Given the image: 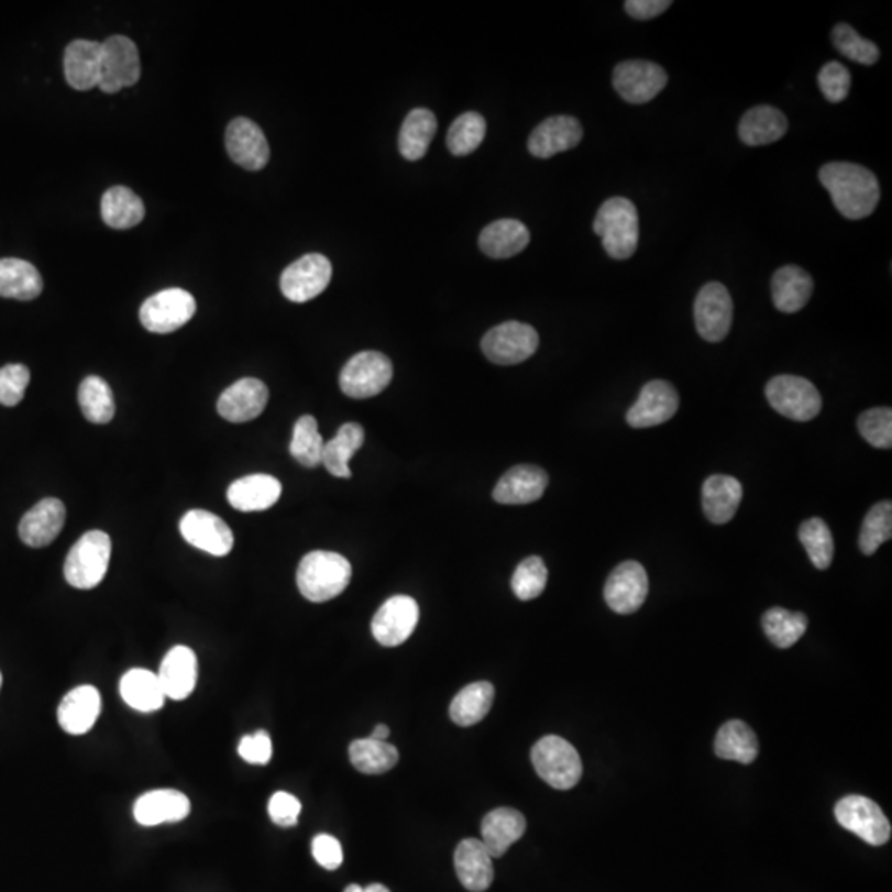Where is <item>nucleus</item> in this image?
<instances>
[{
	"label": "nucleus",
	"instance_id": "nucleus-22",
	"mask_svg": "<svg viewBox=\"0 0 892 892\" xmlns=\"http://www.w3.org/2000/svg\"><path fill=\"white\" fill-rule=\"evenodd\" d=\"M67 509L57 498L42 499L19 525V536L29 548H45L52 544L64 529Z\"/></svg>",
	"mask_w": 892,
	"mask_h": 892
},
{
	"label": "nucleus",
	"instance_id": "nucleus-4",
	"mask_svg": "<svg viewBox=\"0 0 892 892\" xmlns=\"http://www.w3.org/2000/svg\"><path fill=\"white\" fill-rule=\"evenodd\" d=\"M111 539L107 532L90 531L78 539L65 561V579L71 587L90 591L103 582L110 568Z\"/></svg>",
	"mask_w": 892,
	"mask_h": 892
},
{
	"label": "nucleus",
	"instance_id": "nucleus-37",
	"mask_svg": "<svg viewBox=\"0 0 892 892\" xmlns=\"http://www.w3.org/2000/svg\"><path fill=\"white\" fill-rule=\"evenodd\" d=\"M437 118L427 108H415L401 123L398 151L407 161H420L437 134Z\"/></svg>",
	"mask_w": 892,
	"mask_h": 892
},
{
	"label": "nucleus",
	"instance_id": "nucleus-31",
	"mask_svg": "<svg viewBox=\"0 0 892 892\" xmlns=\"http://www.w3.org/2000/svg\"><path fill=\"white\" fill-rule=\"evenodd\" d=\"M742 496L739 480L727 475L709 476L703 486L704 515L713 525H727L736 516Z\"/></svg>",
	"mask_w": 892,
	"mask_h": 892
},
{
	"label": "nucleus",
	"instance_id": "nucleus-36",
	"mask_svg": "<svg viewBox=\"0 0 892 892\" xmlns=\"http://www.w3.org/2000/svg\"><path fill=\"white\" fill-rule=\"evenodd\" d=\"M44 289V279L32 263L21 258L0 260V296L31 301Z\"/></svg>",
	"mask_w": 892,
	"mask_h": 892
},
{
	"label": "nucleus",
	"instance_id": "nucleus-43",
	"mask_svg": "<svg viewBox=\"0 0 892 892\" xmlns=\"http://www.w3.org/2000/svg\"><path fill=\"white\" fill-rule=\"evenodd\" d=\"M78 401L85 418L91 423L104 425L113 420L117 411L113 390L104 378L98 375L85 378L78 388Z\"/></svg>",
	"mask_w": 892,
	"mask_h": 892
},
{
	"label": "nucleus",
	"instance_id": "nucleus-52",
	"mask_svg": "<svg viewBox=\"0 0 892 892\" xmlns=\"http://www.w3.org/2000/svg\"><path fill=\"white\" fill-rule=\"evenodd\" d=\"M31 384V371L24 364H9L0 367V404L15 407L24 398Z\"/></svg>",
	"mask_w": 892,
	"mask_h": 892
},
{
	"label": "nucleus",
	"instance_id": "nucleus-50",
	"mask_svg": "<svg viewBox=\"0 0 892 892\" xmlns=\"http://www.w3.org/2000/svg\"><path fill=\"white\" fill-rule=\"evenodd\" d=\"M548 568L538 555L525 559L513 575L511 587L519 601H535L548 585Z\"/></svg>",
	"mask_w": 892,
	"mask_h": 892
},
{
	"label": "nucleus",
	"instance_id": "nucleus-57",
	"mask_svg": "<svg viewBox=\"0 0 892 892\" xmlns=\"http://www.w3.org/2000/svg\"><path fill=\"white\" fill-rule=\"evenodd\" d=\"M670 8V0H627L625 2V11L637 21H650Z\"/></svg>",
	"mask_w": 892,
	"mask_h": 892
},
{
	"label": "nucleus",
	"instance_id": "nucleus-58",
	"mask_svg": "<svg viewBox=\"0 0 892 892\" xmlns=\"http://www.w3.org/2000/svg\"><path fill=\"white\" fill-rule=\"evenodd\" d=\"M344 892H390L384 884H371L367 888H362L359 884H349Z\"/></svg>",
	"mask_w": 892,
	"mask_h": 892
},
{
	"label": "nucleus",
	"instance_id": "nucleus-12",
	"mask_svg": "<svg viewBox=\"0 0 892 892\" xmlns=\"http://www.w3.org/2000/svg\"><path fill=\"white\" fill-rule=\"evenodd\" d=\"M734 302L726 286L713 282L704 285L694 301V321L701 338L720 342L733 326Z\"/></svg>",
	"mask_w": 892,
	"mask_h": 892
},
{
	"label": "nucleus",
	"instance_id": "nucleus-16",
	"mask_svg": "<svg viewBox=\"0 0 892 892\" xmlns=\"http://www.w3.org/2000/svg\"><path fill=\"white\" fill-rule=\"evenodd\" d=\"M418 618L417 602L408 595H395L372 618V635L382 647H398L411 637Z\"/></svg>",
	"mask_w": 892,
	"mask_h": 892
},
{
	"label": "nucleus",
	"instance_id": "nucleus-49",
	"mask_svg": "<svg viewBox=\"0 0 892 892\" xmlns=\"http://www.w3.org/2000/svg\"><path fill=\"white\" fill-rule=\"evenodd\" d=\"M833 45L839 54L856 64L874 65L879 60L878 45L862 38L851 25L838 24L832 32Z\"/></svg>",
	"mask_w": 892,
	"mask_h": 892
},
{
	"label": "nucleus",
	"instance_id": "nucleus-35",
	"mask_svg": "<svg viewBox=\"0 0 892 892\" xmlns=\"http://www.w3.org/2000/svg\"><path fill=\"white\" fill-rule=\"evenodd\" d=\"M120 693L124 703L140 713H154L166 701L157 673L143 668H134L121 678Z\"/></svg>",
	"mask_w": 892,
	"mask_h": 892
},
{
	"label": "nucleus",
	"instance_id": "nucleus-17",
	"mask_svg": "<svg viewBox=\"0 0 892 892\" xmlns=\"http://www.w3.org/2000/svg\"><path fill=\"white\" fill-rule=\"evenodd\" d=\"M180 535L194 548L223 558L232 552L235 539L232 529L219 516L203 509H192L180 521Z\"/></svg>",
	"mask_w": 892,
	"mask_h": 892
},
{
	"label": "nucleus",
	"instance_id": "nucleus-23",
	"mask_svg": "<svg viewBox=\"0 0 892 892\" xmlns=\"http://www.w3.org/2000/svg\"><path fill=\"white\" fill-rule=\"evenodd\" d=\"M549 476L544 470L535 465H519L509 470L493 492V498L499 505H529L544 495Z\"/></svg>",
	"mask_w": 892,
	"mask_h": 892
},
{
	"label": "nucleus",
	"instance_id": "nucleus-6",
	"mask_svg": "<svg viewBox=\"0 0 892 892\" xmlns=\"http://www.w3.org/2000/svg\"><path fill=\"white\" fill-rule=\"evenodd\" d=\"M766 397L773 410L795 421L813 420L823 407L818 388L799 375H777L767 384Z\"/></svg>",
	"mask_w": 892,
	"mask_h": 892
},
{
	"label": "nucleus",
	"instance_id": "nucleus-15",
	"mask_svg": "<svg viewBox=\"0 0 892 892\" xmlns=\"http://www.w3.org/2000/svg\"><path fill=\"white\" fill-rule=\"evenodd\" d=\"M650 591L647 571L640 562L627 561L614 569L605 584V602L612 610L630 615L640 610Z\"/></svg>",
	"mask_w": 892,
	"mask_h": 892
},
{
	"label": "nucleus",
	"instance_id": "nucleus-54",
	"mask_svg": "<svg viewBox=\"0 0 892 892\" xmlns=\"http://www.w3.org/2000/svg\"><path fill=\"white\" fill-rule=\"evenodd\" d=\"M239 756L253 766H266L273 756L272 737L266 730H256L255 734L242 737Z\"/></svg>",
	"mask_w": 892,
	"mask_h": 892
},
{
	"label": "nucleus",
	"instance_id": "nucleus-53",
	"mask_svg": "<svg viewBox=\"0 0 892 892\" xmlns=\"http://www.w3.org/2000/svg\"><path fill=\"white\" fill-rule=\"evenodd\" d=\"M819 90L829 103L846 100L851 87V75L839 62H829L818 74Z\"/></svg>",
	"mask_w": 892,
	"mask_h": 892
},
{
	"label": "nucleus",
	"instance_id": "nucleus-41",
	"mask_svg": "<svg viewBox=\"0 0 892 892\" xmlns=\"http://www.w3.org/2000/svg\"><path fill=\"white\" fill-rule=\"evenodd\" d=\"M144 213L143 200L128 187H111L101 199V216L111 229H133L143 222Z\"/></svg>",
	"mask_w": 892,
	"mask_h": 892
},
{
	"label": "nucleus",
	"instance_id": "nucleus-47",
	"mask_svg": "<svg viewBox=\"0 0 892 892\" xmlns=\"http://www.w3.org/2000/svg\"><path fill=\"white\" fill-rule=\"evenodd\" d=\"M799 539L816 569L826 571L832 565L835 541H833L828 525L823 519L813 518L803 522L800 526Z\"/></svg>",
	"mask_w": 892,
	"mask_h": 892
},
{
	"label": "nucleus",
	"instance_id": "nucleus-59",
	"mask_svg": "<svg viewBox=\"0 0 892 892\" xmlns=\"http://www.w3.org/2000/svg\"><path fill=\"white\" fill-rule=\"evenodd\" d=\"M388 736H390V729H388L385 724H378V726L375 727L374 733H372L371 739L384 740L385 742V739H387Z\"/></svg>",
	"mask_w": 892,
	"mask_h": 892
},
{
	"label": "nucleus",
	"instance_id": "nucleus-32",
	"mask_svg": "<svg viewBox=\"0 0 892 892\" xmlns=\"http://www.w3.org/2000/svg\"><path fill=\"white\" fill-rule=\"evenodd\" d=\"M531 242L525 223L516 219H502L489 223L480 235V249L489 258L506 260L521 253Z\"/></svg>",
	"mask_w": 892,
	"mask_h": 892
},
{
	"label": "nucleus",
	"instance_id": "nucleus-28",
	"mask_svg": "<svg viewBox=\"0 0 892 892\" xmlns=\"http://www.w3.org/2000/svg\"><path fill=\"white\" fill-rule=\"evenodd\" d=\"M525 815L518 810L502 806L493 810L483 818V845L488 849L492 858H502L511 845L522 838L526 833Z\"/></svg>",
	"mask_w": 892,
	"mask_h": 892
},
{
	"label": "nucleus",
	"instance_id": "nucleus-3",
	"mask_svg": "<svg viewBox=\"0 0 892 892\" xmlns=\"http://www.w3.org/2000/svg\"><path fill=\"white\" fill-rule=\"evenodd\" d=\"M594 232L605 252L614 260H628L638 249V212L631 200L612 197L605 200L594 220Z\"/></svg>",
	"mask_w": 892,
	"mask_h": 892
},
{
	"label": "nucleus",
	"instance_id": "nucleus-10",
	"mask_svg": "<svg viewBox=\"0 0 892 892\" xmlns=\"http://www.w3.org/2000/svg\"><path fill=\"white\" fill-rule=\"evenodd\" d=\"M196 299L186 289L169 288L151 296L141 306L140 319L147 331L169 334L196 315Z\"/></svg>",
	"mask_w": 892,
	"mask_h": 892
},
{
	"label": "nucleus",
	"instance_id": "nucleus-56",
	"mask_svg": "<svg viewBox=\"0 0 892 892\" xmlns=\"http://www.w3.org/2000/svg\"><path fill=\"white\" fill-rule=\"evenodd\" d=\"M312 856L319 866L334 871L344 861V852H342L341 843L331 835H318L312 839Z\"/></svg>",
	"mask_w": 892,
	"mask_h": 892
},
{
	"label": "nucleus",
	"instance_id": "nucleus-18",
	"mask_svg": "<svg viewBox=\"0 0 892 892\" xmlns=\"http://www.w3.org/2000/svg\"><path fill=\"white\" fill-rule=\"evenodd\" d=\"M680 408L676 388L667 381H651L641 388L640 397L631 405L627 421L634 428H651L674 417Z\"/></svg>",
	"mask_w": 892,
	"mask_h": 892
},
{
	"label": "nucleus",
	"instance_id": "nucleus-2",
	"mask_svg": "<svg viewBox=\"0 0 892 892\" xmlns=\"http://www.w3.org/2000/svg\"><path fill=\"white\" fill-rule=\"evenodd\" d=\"M352 568L338 552H309L299 562L296 584L302 597L315 604L332 601L348 587Z\"/></svg>",
	"mask_w": 892,
	"mask_h": 892
},
{
	"label": "nucleus",
	"instance_id": "nucleus-8",
	"mask_svg": "<svg viewBox=\"0 0 892 892\" xmlns=\"http://www.w3.org/2000/svg\"><path fill=\"white\" fill-rule=\"evenodd\" d=\"M836 822L871 846H881L891 839V823L878 803L862 795H848L835 806Z\"/></svg>",
	"mask_w": 892,
	"mask_h": 892
},
{
	"label": "nucleus",
	"instance_id": "nucleus-29",
	"mask_svg": "<svg viewBox=\"0 0 892 892\" xmlns=\"http://www.w3.org/2000/svg\"><path fill=\"white\" fill-rule=\"evenodd\" d=\"M65 77L75 90L87 91L100 87L101 44L75 41L65 51Z\"/></svg>",
	"mask_w": 892,
	"mask_h": 892
},
{
	"label": "nucleus",
	"instance_id": "nucleus-14",
	"mask_svg": "<svg viewBox=\"0 0 892 892\" xmlns=\"http://www.w3.org/2000/svg\"><path fill=\"white\" fill-rule=\"evenodd\" d=\"M667 84V71L653 62H621L614 70L615 91L627 103H648L664 90Z\"/></svg>",
	"mask_w": 892,
	"mask_h": 892
},
{
	"label": "nucleus",
	"instance_id": "nucleus-51",
	"mask_svg": "<svg viewBox=\"0 0 892 892\" xmlns=\"http://www.w3.org/2000/svg\"><path fill=\"white\" fill-rule=\"evenodd\" d=\"M861 437L874 449L889 450L892 447V410L889 407L869 408L858 417Z\"/></svg>",
	"mask_w": 892,
	"mask_h": 892
},
{
	"label": "nucleus",
	"instance_id": "nucleus-26",
	"mask_svg": "<svg viewBox=\"0 0 892 892\" xmlns=\"http://www.w3.org/2000/svg\"><path fill=\"white\" fill-rule=\"evenodd\" d=\"M197 674H199V667H197L196 653L189 647L179 645L164 657L157 676L163 684L166 697L184 701L196 690Z\"/></svg>",
	"mask_w": 892,
	"mask_h": 892
},
{
	"label": "nucleus",
	"instance_id": "nucleus-44",
	"mask_svg": "<svg viewBox=\"0 0 892 892\" xmlns=\"http://www.w3.org/2000/svg\"><path fill=\"white\" fill-rule=\"evenodd\" d=\"M762 627L767 638L777 648L786 650L805 635L806 628H808V618L802 612H790L782 607H773L763 614Z\"/></svg>",
	"mask_w": 892,
	"mask_h": 892
},
{
	"label": "nucleus",
	"instance_id": "nucleus-60",
	"mask_svg": "<svg viewBox=\"0 0 892 892\" xmlns=\"http://www.w3.org/2000/svg\"><path fill=\"white\" fill-rule=\"evenodd\" d=\"M0 686H2V674H0Z\"/></svg>",
	"mask_w": 892,
	"mask_h": 892
},
{
	"label": "nucleus",
	"instance_id": "nucleus-21",
	"mask_svg": "<svg viewBox=\"0 0 892 892\" xmlns=\"http://www.w3.org/2000/svg\"><path fill=\"white\" fill-rule=\"evenodd\" d=\"M584 137L581 121L574 117H552L542 121L528 141L529 153L539 159H549L559 153L574 150Z\"/></svg>",
	"mask_w": 892,
	"mask_h": 892
},
{
	"label": "nucleus",
	"instance_id": "nucleus-24",
	"mask_svg": "<svg viewBox=\"0 0 892 892\" xmlns=\"http://www.w3.org/2000/svg\"><path fill=\"white\" fill-rule=\"evenodd\" d=\"M134 818L143 826L183 822L189 816L190 800L177 790H153L134 803Z\"/></svg>",
	"mask_w": 892,
	"mask_h": 892
},
{
	"label": "nucleus",
	"instance_id": "nucleus-9",
	"mask_svg": "<svg viewBox=\"0 0 892 892\" xmlns=\"http://www.w3.org/2000/svg\"><path fill=\"white\" fill-rule=\"evenodd\" d=\"M539 348V334L525 322L508 321L486 332L483 354L498 365H516L528 361Z\"/></svg>",
	"mask_w": 892,
	"mask_h": 892
},
{
	"label": "nucleus",
	"instance_id": "nucleus-11",
	"mask_svg": "<svg viewBox=\"0 0 892 892\" xmlns=\"http://www.w3.org/2000/svg\"><path fill=\"white\" fill-rule=\"evenodd\" d=\"M140 78V52L131 38L113 35L101 44V91L118 93L136 85Z\"/></svg>",
	"mask_w": 892,
	"mask_h": 892
},
{
	"label": "nucleus",
	"instance_id": "nucleus-25",
	"mask_svg": "<svg viewBox=\"0 0 892 892\" xmlns=\"http://www.w3.org/2000/svg\"><path fill=\"white\" fill-rule=\"evenodd\" d=\"M100 714V691L95 686H78L58 706V724L71 736H84L93 729Z\"/></svg>",
	"mask_w": 892,
	"mask_h": 892
},
{
	"label": "nucleus",
	"instance_id": "nucleus-27",
	"mask_svg": "<svg viewBox=\"0 0 892 892\" xmlns=\"http://www.w3.org/2000/svg\"><path fill=\"white\" fill-rule=\"evenodd\" d=\"M455 871L460 882L469 891L483 892L495 879L493 858L483 841L475 838L463 839L455 851Z\"/></svg>",
	"mask_w": 892,
	"mask_h": 892
},
{
	"label": "nucleus",
	"instance_id": "nucleus-1",
	"mask_svg": "<svg viewBox=\"0 0 892 892\" xmlns=\"http://www.w3.org/2000/svg\"><path fill=\"white\" fill-rule=\"evenodd\" d=\"M818 177L846 219H866L874 212L881 199V187L874 174L859 164L828 163L819 169Z\"/></svg>",
	"mask_w": 892,
	"mask_h": 892
},
{
	"label": "nucleus",
	"instance_id": "nucleus-5",
	"mask_svg": "<svg viewBox=\"0 0 892 892\" xmlns=\"http://www.w3.org/2000/svg\"><path fill=\"white\" fill-rule=\"evenodd\" d=\"M532 766L546 783L558 790H571L582 777V760L575 747L559 736H546L531 752Z\"/></svg>",
	"mask_w": 892,
	"mask_h": 892
},
{
	"label": "nucleus",
	"instance_id": "nucleus-20",
	"mask_svg": "<svg viewBox=\"0 0 892 892\" xmlns=\"http://www.w3.org/2000/svg\"><path fill=\"white\" fill-rule=\"evenodd\" d=\"M268 397V387L258 378H240L220 395L217 410L227 421L245 423L263 414Z\"/></svg>",
	"mask_w": 892,
	"mask_h": 892
},
{
	"label": "nucleus",
	"instance_id": "nucleus-7",
	"mask_svg": "<svg viewBox=\"0 0 892 892\" xmlns=\"http://www.w3.org/2000/svg\"><path fill=\"white\" fill-rule=\"evenodd\" d=\"M392 377L394 367L387 355L364 351L349 359L339 375V385L348 397L371 398L384 392Z\"/></svg>",
	"mask_w": 892,
	"mask_h": 892
},
{
	"label": "nucleus",
	"instance_id": "nucleus-42",
	"mask_svg": "<svg viewBox=\"0 0 892 892\" xmlns=\"http://www.w3.org/2000/svg\"><path fill=\"white\" fill-rule=\"evenodd\" d=\"M349 759L359 772L378 775L394 769L398 762V750L387 740L357 739L349 746Z\"/></svg>",
	"mask_w": 892,
	"mask_h": 892
},
{
	"label": "nucleus",
	"instance_id": "nucleus-40",
	"mask_svg": "<svg viewBox=\"0 0 892 892\" xmlns=\"http://www.w3.org/2000/svg\"><path fill=\"white\" fill-rule=\"evenodd\" d=\"M495 700V687L488 681L463 687L450 704V717L456 726L470 727L488 716Z\"/></svg>",
	"mask_w": 892,
	"mask_h": 892
},
{
	"label": "nucleus",
	"instance_id": "nucleus-30",
	"mask_svg": "<svg viewBox=\"0 0 892 892\" xmlns=\"http://www.w3.org/2000/svg\"><path fill=\"white\" fill-rule=\"evenodd\" d=\"M282 483L269 475H250L236 480L227 492L232 508L242 513L265 511L278 503Z\"/></svg>",
	"mask_w": 892,
	"mask_h": 892
},
{
	"label": "nucleus",
	"instance_id": "nucleus-46",
	"mask_svg": "<svg viewBox=\"0 0 892 892\" xmlns=\"http://www.w3.org/2000/svg\"><path fill=\"white\" fill-rule=\"evenodd\" d=\"M486 136V120L475 111L456 118L447 134V147L453 156H469L482 146Z\"/></svg>",
	"mask_w": 892,
	"mask_h": 892
},
{
	"label": "nucleus",
	"instance_id": "nucleus-13",
	"mask_svg": "<svg viewBox=\"0 0 892 892\" xmlns=\"http://www.w3.org/2000/svg\"><path fill=\"white\" fill-rule=\"evenodd\" d=\"M331 276V262L324 255L309 253L283 272L279 288L289 301H311L328 288Z\"/></svg>",
	"mask_w": 892,
	"mask_h": 892
},
{
	"label": "nucleus",
	"instance_id": "nucleus-33",
	"mask_svg": "<svg viewBox=\"0 0 892 892\" xmlns=\"http://www.w3.org/2000/svg\"><path fill=\"white\" fill-rule=\"evenodd\" d=\"M812 293V276L800 266H782L773 273L772 299L780 312L786 315L799 312L808 305Z\"/></svg>",
	"mask_w": 892,
	"mask_h": 892
},
{
	"label": "nucleus",
	"instance_id": "nucleus-39",
	"mask_svg": "<svg viewBox=\"0 0 892 892\" xmlns=\"http://www.w3.org/2000/svg\"><path fill=\"white\" fill-rule=\"evenodd\" d=\"M714 752L719 759L749 766L759 756L756 733L742 720H729L717 733Z\"/></svg>",
	"mask_w": 892,
	"mask_h": 892
},
{
	"label": "nucleus",
	"instance_id": "nucleus-19",
	"mask_svg": "<svg viewBox=\"0 0 892 892\" xmlns=\"http://www.w3.org/2000/svg\"><path fill=\"white\" fill-rule=\"evenodd\" d=\"M227 153L246 170H260L268 164L269 146L262 128L249 118H236L227 128Z\"/></svg>",
	"mask_w": 892,
	"mask_h": 892
},
{
	"label": "nucleus",
	"instance_id": "nucleus-38",
	"mask_svg": "<svg viewBox=\"0 0 892 892\" xmlns=\"http://www.w3.org/2000/svg\"><path fill=\"white\" fill-rule=\"evenodd\" d=\"M365 431L359 423H344L338 430L332 440L324 443L322 450V463L332 476L338 478H351L349 462L355 455L362 444H364Z\"/></svg>",
	"mask_w": 892,
	"mask_h": 892
},
{
	"label": "nucleus",
	"instance_id": "nucleus-48",
	"mask_svg": "<svg viewBox=\"0 0 892 892\" xmlns=\"http://www.w3.org/2000/svg\"><path fill=\"white\" fill-rule=\"evenodd\" d=\"M892 536V505L891 502H881L872 506L862 521L859 532V549L862 554L872 555Z\"/></svg>",
	"mask_w": 892,
	"mask_h": 892
},
{
	"label": "nucleus",
	"instance_id": "nucleus-34",
	"mask_svg": "<svg viewBox=\"0 0 892 892\" xmlns=\"http://www.w3.org/2000/svg\"><path fill=\"white\" fill-rule=\"evenodd\" d=\"M789 121L782 111L773 107L752 108L739 123V137L747 146H766L785 136Z\"/></svg>",
	"mask_w": 892,
	"mask_h": 892
},
{
	"label": "nucleus",
	"instance_id": "nucleus-55",
	"mask_svg": "<svg viewBox=\"0 0 892 892\" xmlns=\"http://www.w3.org/2000/svg\"><path fill=\"white\" fill-rule=\"evenodd\" d=\"M269 818L283 828H289L298 823L301 813V802L288 792H276L268 803Z\"/></svg>",
	"mask_w": 892,
	"mask_h": 892
},
{
	"label": "nucleus",
	"instance_id": "nucleus-45",
	"mask_svg": "<svg viewBox=\"0 0 892 892\" xmlns=\"http://www.w3.org/2000/svg\"><path fill=\"white\" fill-rule=\"evenodd\" d=\"M322 450L324 440L318 430V421L311 415L298 418L293 428L289 453L296 462L301 463L306 469H316L322 463Z\"/></svg>",
	"mask_w": 892,
	"mask_h": 892
}]
</instances>
